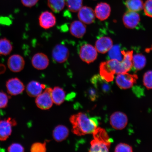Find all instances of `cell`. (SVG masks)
<instances>
[{
	"label": "cell",
	"mask_w": 152,
	"mask_h": 152,
	"mask_svg": "<svg viewBox=\"0 0 152 152\" xmlns=\"http://www.w3.org/2000/svg\"><path fill=\"white\" fill-rule=\"evenodd\" d=\"M70 121L72 125V132L79 136L93 134L98 124L96 118L89 117L83 113L71 115Z\"/></svg>",
	"instance_id": "6da1fadb"
},
{
	"label": "cell",
	"mask_w": 152,
	"mask_h": 152,
	"mask_svg": "<svg viewBox=\"0 0 152 152\" xmlns=\"http://www.w3.org/2000/svg\"><path fill=\"white\" fill-rule=\"evenodd\" d=\"M100 75L108 82L113 81L115 74L128 72L122 61L110 59L101 63Z\"/></svg>",
	"instance_id": "7a4b0ae2"
},
{
	"label": "cell",
	"mask_w": 152,
	"mask_h": 152,
	"mask_svg": "<svg viewBox=\"0 0 152 152\" xmlns=\"http://www.w3.org/2000/svg\"><path fill=\"white\" fill-rule=\"evenodd\" d=\"M94 139L91 142V152H109L113 141L104 129L97 128L93 133Z\"/></svg>",
	"instance_id": "3957f363"
},
{
	"label": "cell",
	"mask_w": 152,
	"mask_h": 152,
	"mask_svg": "<svg viewBox=\"0 0 152 152\" xmlns=\"http://www.w3.org/2000/svg\"><path fill=\"white\" fill-rule=\"evenodd\" d=\"M138 79V76L136 74L132 75L126 72L117 74L115 81L119 88L126 90L132 88L136 83Z\"/></svg>",
	"instance_id": "277c9868"
},
{
	"label": "cell",
	"mask_w": 152,
	"mask_h": 152,
	"mask_svg": "<svg viewBox=\"0 0 152 152\" xmlns=\"http://www.w3.org/2000/svg\"><path fill=\"white\" fill-rule=\"evenodd\" d=\"M79 56L83 61L89 64L96 59L98 56L97 51L92 45L86 44L82 45L80 49Z\"/></svg>",
	"instance_id": "5b68a950"
},
{
	"label": "cell",
	"mask_w": 152,
	"mask_h": 152,
	"mask_svg": "<svg viewBox=\"0 0 152 152\" xmlns=\"http://www.w3.org/2000/svg\"><path fill=\"white\" fill-rule=\"evenodd\" d=\"M52 89L48 88L44 92L37 96L35 100L36 104L40 109L47 110L50 109L53 104L52 97Z\"/></svg>",
	"instance_id": "8992f818"
},
{
	"label": "cell",
	"mask_w": 152,
	"mask_h": 152,
	"mask_svg": "<svg viewBox=\"0 0 152 152\" xmlns=\"http://www.w3.org/2000/svg\"><path fill=\"white\" fill-rule=\"evenodd\" d=\"M128 118L124 113L121 112H116L110 117V124L113 128L121 130L126 127L128 123Z\"/></svg>",
	"instance_id": "52a82bcc"
},
{
	"label": "cell",
	"mask_w": 152,
	"mask_h": 152,
	"mask_svg": "<svg viewBox=\"0 0 152 152\" xmlns=\"http://www.w3.org/2000/svg\"><path fill=\"white\" fill-rule=\"evenodd\" d=\"M69 55V50L67 47L62 44L56 45L52 50V58L55 61L58 63H63L66 62Z\"/></svg>",
	"instance_id": "ba28073f"
},
{
	"label": "cell",
	"mask_w": 152,
	"mask_h": 152,
	"mask_svg": "<svg viewBox=\"0 0 152 152\" xmlns=\"http://www.w3.org/2000/svg\"><path fill=\"white\" fill-rule=\"evenodd\" d=\"M6 86L7 92L11 96H17L22 94L25 89L23 83L17 77L9 80Z\"/></svg>",
	"instance_id": "9c48e42d"
},
{
	"label": "cell",
	"mask_w": 152,
	"mask_h": 152,
	"mask_svg": "<svg viewBox=\"0 0 152 152\" xmlns=\"http://www.w3.org/2000/svg\"><path fill=\"white\" fill-rule=\"evenodd\" d=\"M14 119L8 118L0 121V140L5 141L11 135L12 126L16 125Z\"/></svg>",
	"instance_id": "30bf717a"
},
{
	"label": "cell",
	"mask_w": 152,
	"mask_h": 152,
	"mask_svg": "<svg viewBox=\"0 0 152 152\" xmlns=\"http://www.w3.org/2000/svg\"><path fill=\"white\" fill-rule=\"evenodd\" d=\"M78 18L83 23L90 24L94 22L96 16L94 11L91 7L83 6L78 11Z\"/></svg>",
	"instance_id": "8fae6325"
},
{
	"label": "cell",
	"mask_w": 152,
	"mask_h": 152,
	"mask_svg": "<svg viewBox=\"0 0 152 152\" xmlns=\"http://www.w3.org/2000/svg\"><path fill=\"white\" fill-rule=\"evenodd\" d=\"M7 64L11 71L17 73L23 69L25 62L23 57L19 55L15 54L9 57Z\"/></svg>",
	"instance_id": "7c38bea8"
},
{
	"label": "cell",
	"mask_w": 152,
	"mask_h": 152,
	"mask_svg": "<svg viewBox=\"0 0 152 152\" xmlns=\"http://www.w3.org/2000/svg\"><path fill=\"white\" fill-rule=\"evenodd\" d=\"M39 25L44 29H49L56 25V18L52 12L45 11L39 17Z\"/></svg>",
	"instance_id": "4fadbf2b"
},
{
	"label": "cell",
	"mask_w": 152,
	"mask_h": 152,
	"mask_svg": "<svg viewBox=\"0 0 152 152\" xmlns=\"http://www.w3.org/2000/svg\"><path fill=\"white\" fill-rule=\"evenodd\" d=\"M123 21L125 27L132 29L140 23V17L137 12L129 10L124 15Z\"/></svg>",
	"instance_id": "5bb4252c"
},
{
	"label": "cell",
	"mask_w": 152,
	"mask_h": 152,
	"mask_svg": "<svg viewBox=\"0 0 152 152\" xmlns=\"http://www.w3.org/2000/svg\"><path fill=\"white\" fill-rule=\"evenodd\" d=\"M91 83L95 88L104 94H110L111 87L108 81L99 75L94 76L91 79Z\"/></svg>",
	"instance_id": "9a60e30c"
},
{
	"label": "cell",
	"mask_w": 152,
	"mask_h": 152,
	"mask_svg": "<svg viewBox=\"0 0 152 152\" xmlns=\"http://www.w3.org/2000/svg\"><path fill=\"white\" fill-rule=\"evenodd\" d=\"M49 60L46 55L43 53H37L34 55L31 60L32 65L36 69L44 70L48 66Z\"/></svg>",
	"instance_id": "2e32d148"
},
{
	"label": "cell",
	"mask_w": 152,
	"mask_h": 152,
	"mask_svg": "<svg viewBox=\"0 0 152 152\" xmlns=\"http://www.w3.org/2000/svg\"><path fill=\"white\" fill-rule=\"evenodd\" d=\"M94 11L96 18L103 21L109 18L111 14V8L108 4L101 2L96 5Z\"/></svg>",
	"instance_id": "e0dca14e"
},
{
	"label": "cell",
	"mask_w": 152,
	"mask_h": 152,
	"mask_svg": "<svg viewBox=\"0 0 152 152\" xmlns=\"http://www.w3.org/2000/svg\"><path fill=\"white\" fill-rule=\"evenodd\" d=\"M113 46V41L111 38L104 37H100L96 41L95 48L99 53L105 54Z\"/></svg>",
	"instance_id": "ac0fdd59"
},
{
	"label": "cell",
	"mask_w": 152,
	"mask_h": 152,
	"mask_svg": "<svg viewBox=\"0 0 152 152\" xmlns=\"http://www.w3.org/2000/svg\"><path fill=\"white\" fill-rule=\"evenodd\" d=\"M86 26L80 20L74 21L70 25V33L76 38L83 37L86 33Z\"/></svg>",
	"instance_id": "d6986e66"
},
{
	"label": "cell",
	"mask_w": 152,
	"mask_h": 152,
	"mask_svg": "<svg viewBox=\"0 0 152 152\" xmlns=\"http://www.w3.org/2000/svg\"><path fill=\"white\" fill-rule=\"evenodd\" d=\"M45 87V85L41 84L39 82L32 81L28 84L26 91L28 96L35 97L40 94Z\"/></svg>",
	"instance_id": "ffe728a7"
},
{
	"label": "cell",
	"mask_w": 152,
	"mask_h": 152,
	"mask_svg": "<svg viewBox=\"0 0 152 152\" xmlns=\"http://www.w3.org/2000/svg\"><path fill=\"white\" fill-rule=\"evenodd\" d=\"M69 134V130L66 126L63 125H58L53 130V136L56 141L60 142L66 140Z\"/></svg>",
	"instance_id": "44dd1931"
},
{
	"label": "cell",
	"mask_w": 152,
	"mask_h": 152,
	"mask_svg": "<svg viewBox=\"0 0 152 152\" xmlns=\"http://www.w3.org/2000/svg\"><path fill=\"white\" fill-rule=\"evenodd\" d=\"M52 97L53 102L59 105L64 102L65 98V92L63 89L59 87H55L52 89Z\"/></svg>",
	"instance_id": "7402d4cb"
},
{
	"label": "cell",
	"mask_w": 152,
	"mask_h": 152,
	"mask_svg": "<svg viewBox=\"0 0 152 152\" xmlns=\"http://www.w3.org/2000/svg\"><path fill=\"white\" fill-rule=\"evenodd\" d=\"M147 60L142 54H136L132 57L133 66L136 71H140L145 67Z\"/></svg>",
	"instance_id": "603a6c76"
},
{
	"label": "cell",
	"mask_w": 152,
	"mask_h": 152,
	"mask_svg": "<svg viewBox=\"0 0 152 152\" xmlns=\"http://www.w3.org/2000/svg\"><path fill=\"white\" fill-rule=\"evenodd\" d=\"M13 48L11 42L7 38L0 39V56H7L10 54Z\"/></svg>",
	"instance_id": "cb8c5ba5"
},
{
	"label": "cell",
	"mask_w": 152,
	"mask_h": 152,
	"mask_svg": "<svg viewBox=\"0 0 152 152\" xmlns=\"http://www.w3.org/2000/svg\"><path fill=\"white\" fill-rule=\"evenodd\" d=\"M47 4L53 12L59 13L65 7L66 0H47Z\"/></svg>",
	"instance_id": "d4e9b609"
},
{
	"label": "cell",
	"mask_w": 152,
	"mask_h": 152,
	"mask_svg": "<svg viewBox=\"0 0 152 152\" xmlns=\"http://www.w3.org/2000/svg\"><path fill=\"white\" fill-rule=\"evenodd\" d=\"M125 4L129 10L134 12H138L143 9L142 0H126Z\"/></svg>",
	"instance_id": "484cf974"
},
{
	"label": "cell",
	"mask_w": 152,
	"mask_h": 152,
	"mask_svg": "<svg viewBox=\"0 0 152 152\" xmlns=\"http://www.w3.org/2000/svg\"><path fill=\"white\" fill-rule=\"evenodd\" d=\"M121 47L119 45H114L109 51V56L110 59L116 60L121 61L123 60V55Z\"/></svg>",
	"instance_id": "4316f807"
},
{
	"label": "cell",
	"mask_w": 152,
	"mask_h": 152,
	"mask_svg": "<svg viewBox=\"0 0 152 152\" xmlns=\"http://www.w3.org/2000/svg\"><path fill=\"white\" fill-rule=\"evenodd\" d=\"M66 5L71 12H78L83 6V0H66Z\"/></svg>",
	"instance_id": "83f0119b"
},
{
	"label": "cell",
	"mask_w": 152,
	"mask_h": 152,
	"mask_svg": "<svg viewBox=\"0 0 152 152\" xmlns=\"http://www.w3.org/2000/svg\"><path fill=\"white\" fill-rule=\"evenodd\" d=\"M143 84L148 90L152 89V71H149L144 74L143 78Z\"/></svg>",
	"instance_id": "f1b7e54d"
},
{
	"label": "cell",
	"mask_w": 152,
	"mask_h": 152,
	"mask_svg": "<svg viewBox=\"0 0 152 152\" xmlns=\"http://www.w3.org/2000/svg\"><path fill=\"white\" fill-rule=\"evenodd\" d=\"M30 149L32 152H45L47 150L46 142H35L31 145Z\"/></svg>",
	"instance_id": "f546056e"
},
{
	"label": "cell",
	"mask_w": 152,
	"mask_h": 152,
	"mask_svg": "<svg viewBox=\"0 0 152 152\" xmlns=\"http://www.w3.org/2000/svg\"><path fill=\"white\" fill-rule=\"evenodd\" d=\"M115 152L133 151L132 148L128 144L125 143H120L116 146L115 149Z\"/></svg>",
	"instance_id": "4dcf8cb0"
},
{
	"label": "cell",
	"mask_w": 152,
	"mask_h": 152,
	"mask_svg": "<svg viewBox=\"0 0 152 152\" xmlns=\"http://www.w3.org/2000/svg\"><path fill=\"white\" fill-rule=\"evenodd\" d=\"M143 9L146 16L152 18V0H147L144 4Z\"/></svg>",
	"instance_id": "1f68e13d"
},
{
	"label": "cell",
	"mask_w": 152,
	"mask_h": 152,
	"mask_svg": "<svg viewBox=\"0 0 152 152\" xmlns=\"http://www.w3.org/2000/svg\"><path fill=\"white\" fill-rule=\"evenodd\" d=\"M7 151L9 152H23L24 151V149L20 144L14 143L9 146Z\"/></svg>",
	"instance_id": "d6a6232c"
},
{
	"label": "cell",
	"mask_w": 152,
	"mask_h": 152,
	"mask_svg": "<svg viewBox=\"0 0 152 152\" xmlns=\"http://www.w3.org/2000/svg\"><path fill=\"white\" fill-rule=\"evenodd\" d=\"M9 97L5 93L0 92V109L7 107L8 104Z\"/></svg>",
	"instance_id": "836d02e7"
},
{
	"label": "cell",
	"mask_w": 152,
	"mask_h": 152,
	"mask_svg": "<svg viewBox=\"0 0 152 152\" xmlns=\"http://www.w3.org/2000/svg\"><path fill=\"white\" fill-rule=\"evenodd\" d=\"M87 96L92 101H94L98 97L97 91L94 88L90 87L87 91Z\"/></svg>",
	"instance_id": "e575fe53"
},
{
	"label": "cell",
	"mask_w": 152,
	"mask_h": 152,
	"mask_svg": "<svg viewBox=\"0 0 152 152\" xmlns=\"http://www.w3.org/2000/svg\"><path fill=\"white\" fill-rule=\"evenodd\" d=\"M39 0H21V1L24 6L31 7L37 4Z\"/></svg>",
	"instance_id": "d590c367"
},
{
	"label": "cell",
	"mask_w": 152,
	"mask_h": 152,
	"mask_svg": "<svg viewBox=\"0 0 152 152\" xmlns=\"http://www.w3.org/2000/svg\"><path fill=\"white\" fill-rule=\"evenodd\" d=\"M5 71V66L3 64H0V74L4 73Z\"/></svg>",
	"instance_id": "8d00e7d4"
}]
</instances>
